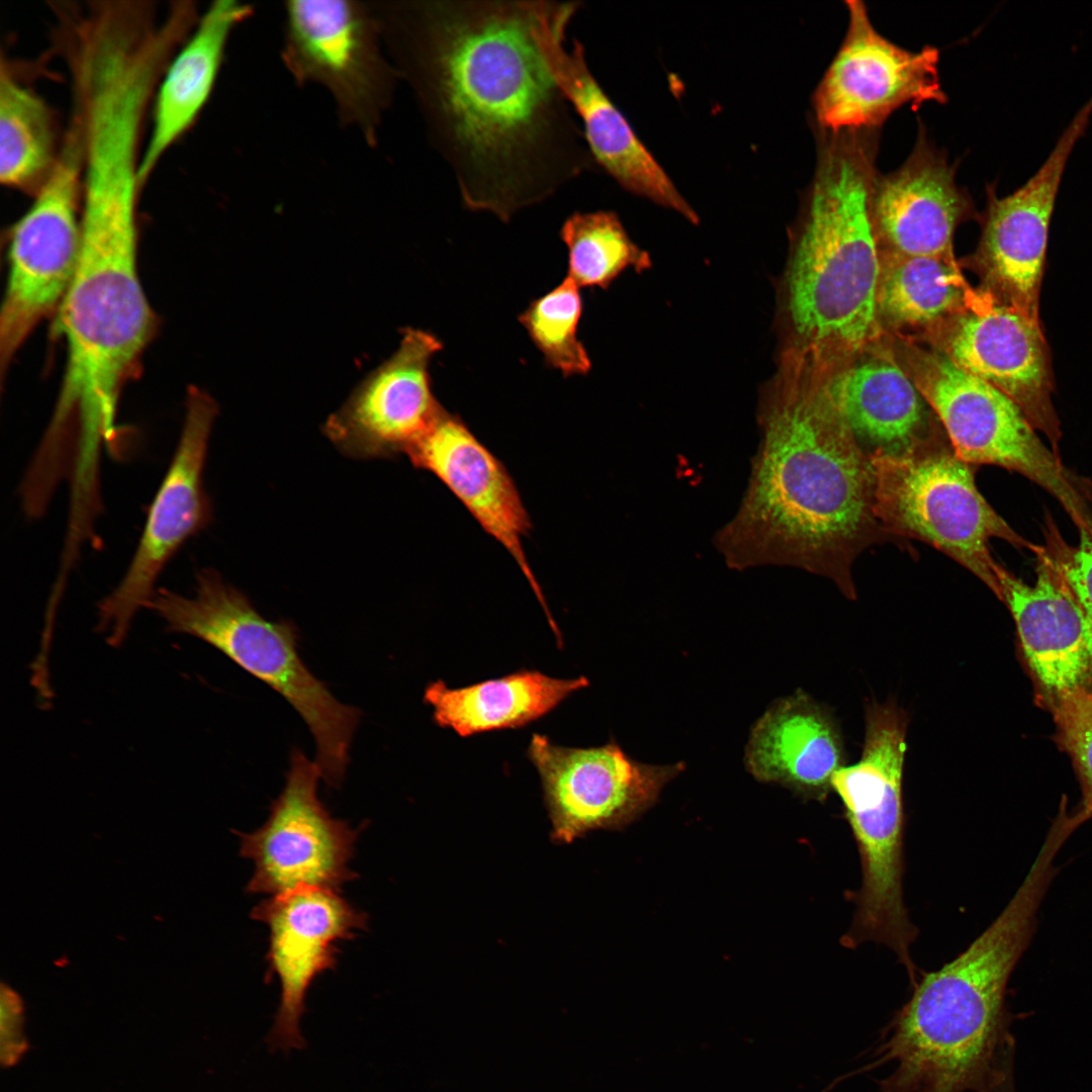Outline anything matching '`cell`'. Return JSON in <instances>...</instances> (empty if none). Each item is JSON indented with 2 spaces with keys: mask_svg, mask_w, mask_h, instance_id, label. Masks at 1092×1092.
Wrapping results in <instances>:
<instances>
[{
  "mask_svg": "<svg viewBox=\"0 0 1092 1092\" xmlns=\"http://www.w3.org/2000/svg\"><path fill=\"white\" fill-rule=\"evenodd\" d=\"M534 2H371L462 204L505 222L595 162L535 40Z\"/></svg>",
  "mask_w": 1092,
  "mask_h": 1092,
  "instance_id": "1",
  "label": "cell"
},
{
  "mask_svg": "<svg viewBox=\"0 0 1092 1092\" xmlns=\"http://www.w3.org/2000/svg\"><path fill=\"white\" fill-rule=\"evenodd\" d=\"M757 421L747 486L715 535L717 550L730 568L798 567L828 577L855 600V559L897 539L876 517L871 455L830 391L828 368L782 350Z\"/></svg>",
  "mask_w": 1092,
  "mask_h": 1092,
  "instance_id": "2",
  "label": "cell"
},
{
  "mask_svg": "<svg viewBox=\"0 0 1092 1092\" xmlns=\"http://www.w3.org/2000/svg\"><path fill=\"white\" fill-rule=\"evenodd\" d=\"M1057 876L1035 858L995 921L962 953L916 979L860 1074L890 1065L881 1092H985L1014 1069L1005 992L1028 947L1040 904Z\"/></svg>",
  "mask_w": 1092,
  "mask_h": 1092,
  "instance_id": "3",
  "label": "cell"
},
{
  "mask_svg": "<svg viewBox=\"0 0 1092 1092\" xmlns=\"http://www.w3.org/2000/svg\"><path fill=\"white\" fill-rule=\"evenodd\" d=\"M817 163L779 291L783 349L835 367L882 335L871 215L878 129L819 128Z\"/></svg>",
  "mask_w": 1092,
  "mask_h": 1092,
  "instance_id": "4",
  "label": "cell"
},
{
  "mask_svg": "<svg viewBox=\"0 0 1092 1092\" xmlns=\"http://www.w3.org/2000/svg\"><path fill=\"white\" fill-rule=\"evenodd\" d=\"M138 197L127 186L83 189L77 264L57 311L67 365L54 417L90 433L117 427L122 389L157 329L139 275Z\"/></svg>",
  "mask_w": 1092,
  "mask_h": 1092,
  "instance_id": "5",
  "label": "cell"
},
{
  "mask_svg": "<svg viewBox=\"0 0 1092 1092\" xmlns=\"http://www.w3.org/2000/svg\"><path fill=\"white\" fill-rule=\"evenodd\" d=\"M147 608L169 632L207 642L279 693L311 732L322 778L332 787L341 784L361 713L339 702L308 669L298 653L293 623L266 620L212 569L197 573L192 597L159 588Z\"/></svg>",
  "mask_w": 1092,
  "mask_h": 1092,
  "instance_id": "6",
  "label": "cell"
},
{
  "mask_svg": "<svg viewBox=\"0 0 1092 1092\" xmlns=\"http://www.w3.org/2000/svg\"><path fill=\"white\" fill-rule=\"evenodd\" d=\"M908 719L897 704L867 706L866 734L858 762L840 767L831 789L839 797L855 838L862 883L844 946L864 941L895 951L911 982L917 978L909 946L916 936L903 903V768Z\"/></svg>",
  "mask_w": 1092,
  "mask_h": 1092,
  "instance_id": "7",
  "label": "cell"
},
{
  "mask_svg": "<svg viewBox=\"0 0 1092 1092\" xmlns=\"http://www.w3.org/2000/svg\"><path fill=\"white\" fill-rule=\"evenodd\" d=\"M875 514L895 539L923 541L949 556L982 580L996 597L997 562L988 544L993 538L1016 548L1031 544L1015 532L984 498L975 482L976 466L956 453L939 421L906 450H875Z\"/></svg>",
  "mask_w": 1092,
  "mask_h": 1092,
  "instance_id": "8",
  "label": "cell"
},
{
  "mask_svg": "<svg viewBox=\"0 0 1092 1092\" xmlns=\"http://www.w3.org/2000/svg\"><path fill=\"white\" fill-rule=\"evenodd\" d=\"M903 348L900 363L962 460L1022 474L1061 504L1079 534L1092 536V483L1068 469L1041 442L1011 398L931 345Z\"/></svg>",
  "mask_w": 1092,
  "mask_h": 1092,
  "instance_id": "9",
  "label": "cell"
},
{
  "mask_svg": "<svg viewBox=\"0 0 1092 1092\" xmlns=\"http://www.w3.org/2000/svg\"><path fill=\"white\" fill-rule=\"evenodd\" d=\"M284 15L281 58L291 76L327 89L341 123L375 146L399 76L371 2L288 1Z\"/></svg>",
  "mask_w": 1092,
  "mask_h": 1092,
  "instance_id": "10",
  "label": "cell"
},
{
  "mask_svg": "<svg viewBox=\"0 0 1092 1092\" xmlns=\"http://www.w3.org/2000/svg\"><path fill=\"white\" fill-rule=\"evenodd\" d=\"M33 196L11 233L0 314L2 382L31 332L58 311L75 272L81 237L82 147L73 122L51 174Z\"/></svg>",
  "mask_w": 1092,
  "mask_h": 1092,
  "instance_id": "11",
  "label": "cell"
},
{
  "mask_svg": "<svg viewBox=\"0 0 1092 1092\" xmlns=\"http://www.w3.org/2000/svg\"><path fill=\"white\" fill-rule=\"evenodd\" d=\"M217 412L208 393L195 386L188 389L179 441L135 552L119 583L98 605V630L113 646L122 643L136 613L147 608L170 559L210 522L203 472Z\"/></svg>",
  "mask_w": 1092,
  "mask_h": 1092,
  "instance_id": "12",
  "label": "cell"
},
{
  "mask_svg": "<svg viewBox=\"0 0 1092 1092\" xmlns=\"http://www.w3.org/2000/svg\"><path fill=\"white\" fill-rule=\"evenodd\" d=\"M321 778L315 761L294 748L284 788L266 822L250 833L236 831L240 854L255 866L248 893L277 895L299 887L339 892L358 877L349 868L358 830L332 817L321 802Z\"/></svg>",
  "mask_w": 1092,
  "mask_h": 1092,
  "instance_id": "13",
  "label": "cell"
},
{
  "mask_svg": "<svg viewBox=\"0 0 1092 1092\" xmlns=\"http://www.w3.org/2000/svg\"><path fill=\"white\" fill-rule=\"evenodd\" d=\"M927 338L959 367L1011 398L1060 456L1061 423L1052 400V359L1040 322L981 287Z\"/></svg>",
  "mask_w": 1092,
  "mask_h": 1092,
  "instance_id": "14",
  "label": "cell"
},
{
  "mask_svg": "<svg viewBox=\"0 0 1092 1092\" xmlns=\"http://www.w3.org/2000/svg\"><path fill=\"white\" fill-rule=\"evenodd\" d=\"M845 4L846 34L812 98L819 128L879 129L907 103L912 109L930 101L945 103L937 48H901L876 30L863 2Z\"/></svg>",
  "mask_w": 1092,
  "mask_h": 1092,
  "instance_id": "15",
  "label": "cell"
},
{
  "mask_svg": "<svg viewBox=\"0 0 1092 1092\" xmlns=\"http://www.w3.org/2000/svg\"><path fill=\"white\" fill-rule=\"evenodd\" d=\"M581 5L536 1L533 34L556 85L582 122L594 161L624 189L698 223L695 209L595 78L583 43L573 38L571 48L565 47L567 27Z\"/></svg>",
  "mask_w": 1092,
  "mask_h": 1092,
  "instance_id": "16",
  "label": "cell"
},
{
  "mask_svg": "<svg viewBox=\"0 0 1092 1092\" xmlns=\"http://www.w3.org/2000/svg\"><path fill=\"white\" fill-rule=\"evenodd\" d=\"M1092 96L1076 112L1037 171L1003 197L986 186L987 203L976 266L983 286L1002 301L1039 321V293L1048 237L1069 158L1085 134Z\"/></svg>",
  "mask_w": 1092,
  "mask_h": 1092,
  "instance_id": "17",
  "label": "cell"
},
{
  "mask_svg": "<svg viewBox=\"0 0 1092 1092\" xmlns=\"http://www.w3.org/2000/svg\"><path fill=\"white\" fill-rule=\"evenodd\" d=\"M527 755L541 780L552 839L559 843L631 817L684 768L638 762L614 742L566 747L540 734L532 735Z\"/></svg>",
  "mask_w": 1092,
  "mask_h": 1092,
  "instance_id": "18",
  "label": "cell"
},
{
  "mask_svg": "<svg viewBox=\"0 0 1092 1092\" xmlns=\"http://www.w3.org/2000/svg\"><path fill=\"white\" fill-rule=\"evenodd\" d=\"M251 918L269 929L266 979L280 982V1003L267 1037L271 1049H302L300 1018L314 979L338 964L337 942L367 928L368 916L338 891L299 887L263 900Z\"/></svg>",
  "mask_w": 1092,
  "mask_h": 1092,
  "instance_id": "19",
  "label": "cell"
},
{
  "mask_svg": "<svg viewBox=\"0 0 1092 1092\" xmlns=\"http://www.w3.org/2000/svg\"><path fill=\"white\" fill-rule=\"evenodd\" d=\"M442 347L431 333L404 329L397 350L326 421L325 435L352 458L405 453L444 410L433 394L429 371Z\"/></svg>",
  "mask_w": 1092,
  "mask_h": 1092,
  "instance_id": "20",
  "label": "cell"
},
{
  "mask_svg": "<svg viewBox=\"0 0 1092 1092\" xmlns=\"http://www.w3.org/2000/svg\"><path fill=\"white\" fill-rule=\"evenodd\" d=\"M1032 584L998 564V599L1015 623L1036 699L1049 709L1066 694L1092 693V628L1042 546Z\"/></svg>",
  "mask_w": 1092,
  "mask_h": 1092,
  "instance_id": "21",
  "label": "cell"
},
{
  "mask_svg": "<svg viewBox=\"0 0 1092 1092\" xmlns=\"http://www.w3.org/2000/svg\"><path fill=\"white\" fill-rule=\"evenodd\" d=\"M975 209L958 185L956 168L920 129L914 149L897 170L878 173L871 215L881 253L952 256L956 229Z\"/></svg>",
  "mask_w": 1092,
  "mask_h": 1092,
  "instance_id": "22",
  "label": "cell"
},
{
  "mask_svg": "<svg viewBox=\"0 0 1092 1092\" xmlns=\"http://www.w3.org/2000/svg\"><path fill=\"white\" fill-rule=\"evenodd\" d=\"M405 454L416 467L437 476L512 555L542 605L553 632H558L522 545L531 527L530 519L503 463L460 419L445 410Z\"/></svg>",
  "mask_w": 1092,
  "mask_h": 1092,
  "instance_id": "23",
  "label": "cell"
},
{
  "mask_svg": "<svg viewBox=\"0 0 1092 1092\" xmlns=\"http://www.w3.org/2000/svg\"><path fill=\"white\" fill-rule=\"evenodd\" d=\"M253 13L254 7L246 3L214 1L173 55L153 99L152 127L140 164L142 186L196 120L213 90L233 31Z\"/></svg>",
  "mask_w": 1092,
  "mask_h": 1092,
  "instance_id": "24",
  "label": "cell"
},
{
  "mask_svg": "<svg viewBox=\"0 0 1092 1092\" xmlns=\"http://www.w3.org/2000/svg\"><path fill=\"white\" fill-rule=\"evenodd\" d=\"M843 745L830 714L802 692L779 700L754 724L745 764L758 780L818 800L843 766Z\"/></svg>",
  "mask_w": 1092,
  "mask_h": 1092,
  "instance_id": "25",
  "label": "cell"
},
{
  "mask_svg": "<svg viewBox=\"0 0 1092 1092\" xmlns=\"http://www.w3.org/2000/svg\"><path fill=\"white\" fill-rule=\"evenodd\" d=\"M876 348L877 343L828 367L829 388L857 440L875 450L900 453L928 431L935 417L898 357Z\"/></svg>",
  "mask_w": 1092,
  "mask_h": 1092,
  "instance_id": "26",
  "label": "cell"
},
{
  "mask_svg": "<svg viewBox=\"0 0 1092 1092\" xmlns=\"http://www.w3.org/2000/svg\"><path fill=\"white\" fill-rule=\"evenodd\" d=\"M587 685L583 676L556 678L522 669L462 688H450L437 680L427 688L425 701L432 706L439 726L467 737L523 727Z\"/></svg>",
  "mask_w": 1092,
  "mask_h": 1092,
  "instance_id": "27",
  "label": "cell"
},
{
  "mask_svg": "<svg viewBox=\"0 0 1092 1092\" xmlns=\"http://www.w3.org/2000/svg\"><path fill=\"white\" fill-rule=\"evenodd\" d=\"M952 256L881 253L877 313L884 328L926 334L961 311L972 291Z\"/></svg>",
  "mask_w": 1092,
  "mask_h": 1092,
  "instance_id": "28",
  "label": "cell"
},
{
  "mask_svg": "<svg viewBox=\"0 0 1092 1092\" xmlns=\"http://www.w3.org/2000/svg\"><path fill=\"white\" fill-rule=\"evenodd\" d=\"M54 115L46 101L0 65V180L9 188L37 192L60 152Z\"/></svg>",
  "mask_w": 1092,
  "mask_h": 1092,
  "instance_id": "29",
  "label": "cell"
},
{
  "mask_svg": "<svg viewBox=\"0 0 1092 1092\" xmlns=\"http://www.w3.org/2000/svg\"><path fill=\"white\" fill-rule=\"evenodd\" d=\"M560 238L567 247V278L578 287L606 289L623 271L640 273L652 265L613 211L573 212L561 225Z\"/></svg>",
  "mask_w": 1092,
  "mask_h": 1092,
  "instance_id": "30",
  "label": "cell"
},
{
  "mask_svg": "<svg viewBox=\"0 0 1092 1092\" xmlns=\"http://www.w3.org/2000/svg\"><path fill=\"white\" fill-rule=\"evenodd\" d=\"M579 287L565 277L557 286L534 299L519 315L545 362L564 376L586 374L588 354L577 337L582 313Z\"/></svg>",
  "mask_w": 1092,
  "mask_h": 1092,
  "instance_id": "31",
  "label": "cell"
},
{
  "mask_svg": "<svg viewBox=\"0 0 1092 1092\" xmlns=\"http://www.w3.org/2000/svg\"><path fill=\"white\" fill-rule=\"evenodd\" d=\"M1048 710L1058 743L1070 756L1080 783L1082 798L1075 811L1087 822L1092 818V693L1066 694Z\"/></svg>",
  "mask_w": 1092,
  "mask_h": 1092,
  "instance_id": "32",
  "label": "cell"
},
{
  "mask_svg": "<svg viewBox=\"0 0 1092 1092\" xmlns=\"http://www.w3.org/2000/svg\"><path fill=\"white\" fill-rule=\"evenodd\" d=\"M1042 546L1082 609L1092 628V536L1079 534L1077 545L1068 544L1053 519L1044 523Z\"/></svg>",
  "mask_w": 1092,
  "mask_h": 1092,
  "instance_id": "33",
  "label": "cell"
},
{
  "mask_svg": "<svg viewBox=\"0 0 1092 1092\" xmlns=\"http://www.w3.org/2000/svg\"><path fill=\"white\" fill-rule=\"evenodd\" d=\"M27 1050L24 1034V1005L19 994L2 983L0 992V1060L4 1067L15 1065Z\"/></svg>",
  "mask_w": 1092,
  "mask_h": 1092,
  "instance_id": "34",
  "label": "cell"
},
{
  "mask_svg": "<svg viewBox=\"0 0 1092 1092\" xmlns=\"http://www.w3.org/2000/svg\"><path fill=\"white\" fill-rule=\"evenodd\" d=\"M1013 1071L994 1083L986 1092H1015Z\"/></svg>",
  "mask_w": 1092,
  "mask_h": 1092,
  "instance_id": "35",
  "label": "cell"
}]
</instances>
